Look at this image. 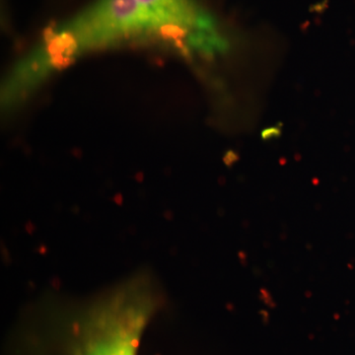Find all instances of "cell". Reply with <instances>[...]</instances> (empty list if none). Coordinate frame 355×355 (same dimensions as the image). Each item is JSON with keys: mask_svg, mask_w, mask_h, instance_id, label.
Here are the masks:
<instances>
[{"mask_svg": "<svg viewBox=\"0 0 355 355\" xmlns=\"http://www.w3.org/2000/svg\"><path fill=\"white\" fill-rule=\"evenodd\" d=\"M155 308L151 286L135 282L83 307L26 323L8 355H137Z\"/></svg>", "mask_w": 355, "mask_h": 355, "instance_id": "obj_1", "label": "cell"}]
</instances>
